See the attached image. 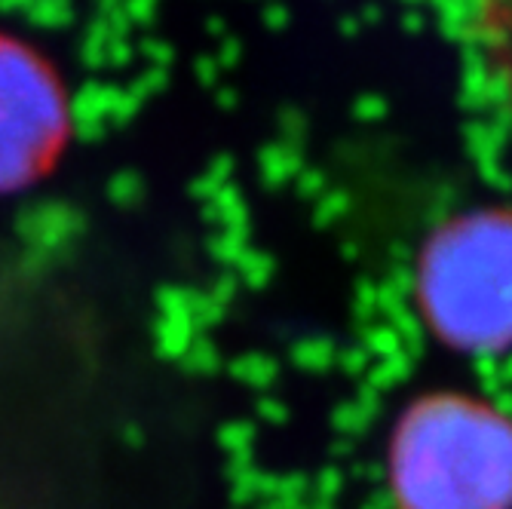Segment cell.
I'll use <instances>...</instances> for the list:
<instances>
[{
	"instance_id": "cell-1",
	"label": "cell",
	"mask_w": 512,
	"mask_h": 509,
	"mask_svg": "<svg viewBox=\"0 0 512 509\" xmlns=\"http://www.w3.org/2000/svg\"><path fill=\"white\" fill-rule=\"evenodd\" d=\"M390 509H512V411L439 387L411 396L387 430Z\"/></svg>"
},
{
	"instance_id": "cell-2",
	"label": "cell",
	"mask_w": 512,
	"mask_h": 509,
	"mask_svg": "<svg viewBox=\"0 0 512 509\" xmlns=\"http://www.w3.org/2000/svg\"><path fill=\"white\" fill-rule=\"evenodd\" d=\"M411 307L454 356H512V203L460 209L430 230L411 267Z\"/></svg>"
},
{
	"instance_id": "cell-3",
	"label": "cell",
	"mask_w": 512,
	"mask_h": 509,
	"mask_svg": "<svg viewBox=\"0 0 512 509\" xmlns=\"http://www.w3.org/2000/svg\"><path fill=\"white\" fill-rule=\"evenodd\" d=\"M65 135L62 92L34 56L0 40V191L25 188Z\"/></svg>"
}]
</instances>
